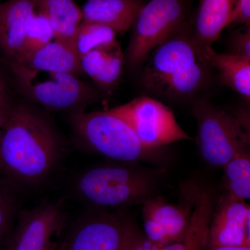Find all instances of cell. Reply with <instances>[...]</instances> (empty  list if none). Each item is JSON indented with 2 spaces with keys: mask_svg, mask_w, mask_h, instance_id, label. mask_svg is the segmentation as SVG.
I'll list each match as a JSON object with an SVG mask.
<instances>
[{
  "mask_svg": "<svg viewBox=\"0 0 250 250\" xmlns=\"http://www.w3.org/2000/svg\"><path fill=\"white\" fill-rule=\"evenodd\" d=\"M62 143L42 113L12 104L0 136V171L14 186L34 187L48 178L62 158Z\"/></svg>",
  "mask_w": 250,
  "mask_h": 250,
  "instance_id": "1",
  "label": "cell"
},
{
  "mask_svg": "<svg viewBox=\"0 0 250 250\" xmlns=\"http://www.w3.org/2000/svg\"><path fill=\"white\" fill-rule=\"evenodd\" d=\"M142 67V89L172 100L192 98L202 91L213 69L192 34L191 22L156 47Z\"/></svg>",
  "mask_w": 250,
  "mask_h": 250,
  "instance_id": "2",
  "label": "cell"
},
{
  "mask_svg": "<svg viewBox=\"0 0 250 250\" xmlns=\"http://www.w3.org/2000/svg\"><path fill=\"white\" fill-rule=\"evenodd\" d=\"M152 190V184L147 177L121 165L90 167L79 174L73 183L78 198L98 208L143 203Z\"/></svg>",
  "mask_w": 250,
  "mask_h": 250,
  "instance_id": "3",
  "label": "cell"
},
{
  "mask_svg": "<svg viewBox=\"0 0 250 250\" xmlns=\"http://www.w3.org/2000/svg\"><path fill=\"white\" fill-rule=\"evenodd\" d=\"M21 93L51 111H84L98 99L96 90L75 75L36 70L4 59Z\"/></svg>",
  "mask_w": 250,
  "mask_h": 250,
  "instance_id": "4",
  "label": "cell"
},
{
  "mask_svg": "<svg viewBox=\"0 0 250 250\" xmlns=\"http://www.w3.org/2000/svg\"><path fill=\"white\" fill-rule=\"evenodd\" d=\"M72 129L82 147L118 161H134L147 154L134 131L111 112L71 113Z\"/></svg>",
  "mask_w": 250,
  "mask_h": 250,
  "instance_id": "5",
  "label": "cell"
},
{
  "mask_svg": "<svg viewBox=\"0 0 250 250\" xmlns=\"http://www.w3.org/2000/svg\"><path fill=\"white\" fill-rule=\"evenodd\" d=\"M199 146L207 163L223 167L238 154L250 150V129L247 117L234 116L202 99L195 103Z\"/></svg>",
  "mask_w": 250,
  "mask_h": 250,
  "instance_id": "6",
  "label": "cell"
},
{
  "mask_svg": "<svg viewBox=\"0 0 250 250\" xmlns=\"http://www.w3.org/2000/svg\"><path fill=\"white\" fill-rule=\"evenodd\" d=\"M187 0H149L132 26L125 55L128 66L139 69L153 51L190 22Z\"/></svg>",
  "mask_w": 250,
  "mask_h": 250,
  "instance_id": "7",
  "label": "cell"
},
{
  "mask_svg": "<svg viewBox=\"0 0 250 250\" xmlns=\"http://www.w3.org/2000/svg\"><path fill=\"white\" fill-rule=\"evenodd\" d=\"M108 111L125 122L148 150L192 140L179 126L172 110L152 97H138Z\"/></svg>",
  "mask_w": 250,
  "mask_h": 250,
  "instance_id": "8",
  "label": "cell"
},
{
  "mask_svg": "<svg viewBox=\"0 0 250 250\" xmlns=\"http://www.w3.org/2000/svg\"><path fill=\"white\" fill-rule=\"evenodd\" d=\"M66 219L62 202H45L22 210L8 250H55Z\"/></svg>",
  "mask_w": 250,
  "mask_h": 250,
  "instance_id": "9",
  "label": "cell"
},
{
  "mask_svg": "<svg viewBox=\"0 0 250 250\" xmlns=\"http://www.w3.org/2000/svg\"><path fill=\"white\" fill-rule=\"evenodd\" d=\"M129 220L96 213L80 218L56 250H121Z\"/></svg>",
  "mask_w": 250,
  "mask_h": 250,
  "instance_id": "10",
  "label": "cell"
},
{
  "mask_svg": "<svg viewBox=\"0 0 250 250\" xmlns=\"http://www.w3.org/2000/svg\"><path fill=\"white\" fill-rule=\"evenodd\" d=\"M143 204V233L156 248L159 249L184 238L193 206L191 208L172 205L159 197H149Z\"/></svg>",
  "mask_w": 250,
  "mask_h": 250,
  "instance_id": "11",
  "label": "cell"
},
{
  "mask_svg": "<svg viewBox=\"0 0 250 250\" xmlns=\"http://www.w3.org/2000/svg\"><path fill=\"white\" fill-rule=\"evenodd\" d=\"M250 206L228 192L210 219L207 248L250 247Z\"/></svg>",
  "mask_w": 250,
  "mask_h": 250,
  "instance_id": "12",
  "label": "cell"
},
{
  "mask_svg": "<svg viewBox=\"0 0 250 250\" xmlns=\"http://www.w3.org/2000/svg\"><path fill=\"white\" fill-rule=\"evenodd\" d=\"M37 12V0H6L0 3V52L4 59L19 57L26 34Z\"/></svg>",
  "mask_w": 250,
  "mask_h": 250,
  "instance_id": "13",
  "label": "cell"
},
{
  "mask_svg": "<svg viewBox=\"0 0 250 250\" xmlns=\"http://www.w3.org/2000/svg\"><path fill=\"white\" fill-rule=\"evenodd\" d=\"M143 5L141 0H87L81 9L82 21L125 32L132 27Z\"/></svg>",
  "mask_w": 250,
  "mask_h": 250,
  "instance_id": "14",
  "label": "cell"
},
{
  "mask_svg": "<svg viewBox=\"0 0 250 250\" xmlns=\"http://www.w3.org/2000/svg\"><path fill=\"white\" fill-rule=\"evenodd\" d=\"M125 54L119 42L102 46L80 59L82 71L102 89H111L123 73Z\"/></svg>",
  "mask_w": 250,
  "mask_h": 250,
  "instance_id": "15",
  "label": "cell"
},
{
  "mask_svg": "<svg viewBox=\"0 0 250 250\" xmlns=\"http://www.w3.org/2000/svg\"><path fill=\"white\" fill-rule=\"evenodd\" d=\"M235 2L236 0H200L192 31L200 45L212 46L218 40L228 27Z\"/></svg>",
  "mask_w": 250,
  "mask_h": 250,
  "instance_id": "16",
  "label": "cell"
},
{
  "mask_svg": "<svg viewBox=\"0 0 250 250\" xmlns=\"http://www.w3.org/2000/svg\"><path fill=\"white\" fill-rule=\"evenodd\" d=\"M203 48L210 66L218 72L222 84L250 101V58L218 53L211 45L204 46Z\"/></svg>",
  "mask_w": 250,
  "mask_h": 250,
  "instance_id": "17",
  "label": "cell"
},
{
  "mask_svg": "<svg viewBox=\"0 0 250 250\" xmlns=\"http://www.w3.org/2000/svg\"><path fill=\"white\" fill-rule=\"evenodd\" d=\"M37 9L48 18L54 41L75 50V37L82 22V10L76 3L73 0H37Z\"/></svg>",
  "mask_w": 250,
  "mask_h": 250,
  "instance_id": "18",
  "label": "cell"
},
{
  "mask_svg": "<svg viewBox=\"0 0 250 250\" xmlns=\"http://www.w3.org/2000/svg\"><path fill=\"white\" fill-rule=\"evenodd\" d=\"M17 62L29 68L75 76L83 72L75 51L54 40Z\"/></svg>",
  "mask_w": 250,
  "mask_h": 250,
  "instance_id": "19",
  "label": "cell"
},
{
  "mask_svg": "<svg viewBox=\"0 0 250 250\" xmlns=\"http://www.w3.org/2000/svg\"><path fill=\"white\" fill-rule=\"evenodd\" d=\"M213 211V200L208 192L195 195L190 225L180 241L157 250H204L208 244V229Z\"/></svg>",
  "mask_w": 250,
  "mask_h": 250,
  "instance_id": "20",
  "label": "cell"
},
{
  "mask_svg": "<svg viewBox=\"0 0 250 250\" xmlns=\"http://www.w3.org/2000/svg\"><path fill=\"white\" fill-rule=\"evenodd\" d=\"M223 167L229 193L241 200H250V150L238 153Z\"/></svg>",
  "mask_w": 250,
  "mask_h": 250,
  "instance_id": "21",
  "label": "cell"
},
{
  "mask_svg": "<svg viewBox=\"0 0 250 250\" xmlns=\"http://www.w3.org/2000/svg\"><path fill=\"white\" fill-rule=\"evenodd\" d=\"M116 34L107 26L82 21L75 37V52L81 59L93 49L116 42Z\"/></svg>",
  "mask_w": 250,
  "mask_h": 250,
  "instance_id": "22",
  "label": "cell"
},
{
  "mask_svg": "<svg viewBox=\"0 0 250 250\" xmlns=\"http://www.w3.org/2000/svg\"><path fill=\"white\" fill-rule=\"evenodd\" d=\"M54 40V31L48 18L37 9L28 29L19 57L14 62L22 60Z\"/></svg>",
  "mask_w": 250,
  "mask_h": 250,
  "instance_id": "23",
  "label": "cell"
},
{
  "mask_svg": "<svg viewBox=\"0 0 250 250\" xmlns=\"http://www.w3.org/2000/svg\"><path fill=\"white\" fill-rule=\"evenodd\" d=\"M7 179H0V247L9 236L17 213V201Z\"/></svg>",
  "mask_w": 250,
  "mask_h": 250,
  "instance_id": "24",
  "label": "cell"
},
{
  "mask_svg": "<svg viewBox=\"0 0 250 250\" xmlns=\"http://www.w3.org/2000/svg\"><path fill=\"white\" fill-rule=\"evenodd\" d=\"M138 227L129 221L124 243L121 250H157Z\"/></svg>",
  "mask_w": 250,
  "mask_h": 250,
  "instance_id": "25",
  "label": "cell"
},
{
  "mask_svg": "<svg viewBox=\"0 0 250 250\" xmlns=\"http://www.w3.org/2000/svg\"><path fill=\"white\" fill-rule=\"evenodd\" d=\"M228 54L250 58V27L233 31L229 42Z\"/></svg>",
  "mask_w": 250,
  "mask_h": 250,
  "instance_id": "26",
  "label": "cell"
},
{
  "mask_svg": "<svg viewBox=\"0 0 250 250\" xmlns=\"http://www.w3.org/2000/svg\"><path fill=\"white\" fill-rule=\"evenodd\" d=\"M232 24L250 27V0H236L228 26Z\"/></svg>",
  "mask_w": 250,
  "mask_h": 250,
  "instance_id": "27",
  "label": "cell"
},
{
  "mask_svg": "<svg viewBox=\"0 0 250 250\" xmlns=\"http://www.w3.org/2000/svg\"><path fill=\"white\" fill-rule=\"evenodd\" d=\"M12 104L4 81L0 76V111H9Z\"/></svg>",
  "mask_w": 250,
  "mask_h": 250,
  "instance_id": "28",
  "label": "cell"
},
{
  "mask_svg": "<svg viewBox=\"0 0 250 250\" xmlns=\"http://www.w3.org/2000/svg\"><path fill=\"white\" fill-rule=\"evenodd\" d=\"M209 250H250V247L218 246L208 248Z\"/></svg>",
  "mask_w": 250,
  "mask_h": 250,
  "instance_id": "29",
  "label": "cell"
},
{
  "mask_svg": "<svg viewBox=\"0 0 250 250\" xmlns=\"http://www.w3.org/2000/svg\"><path fill=\"white\" fill-rule=\"evenodd\" d=\"M8 111H0V136H1V131H2L3 126H4Z\"/></svg>",
  "mask_w": 250,
  "mask_h": 250,
  "instance_id": "30",
  "label": "cell"
},
{
  "mask_svg": "<svg viewBox=\"0 0 250 250\" xmlns=\"http://www.w3.org/2000/svg\"><path fill=\"white\" fill-rule=\"evenodd\" d=\"M56 249H57V248H56Z\"/></svg>",
  "mask_w": 250,
  "mask_h": 250,
  "instance_id": "31",
  "label": "cell"
}]
</instances>
